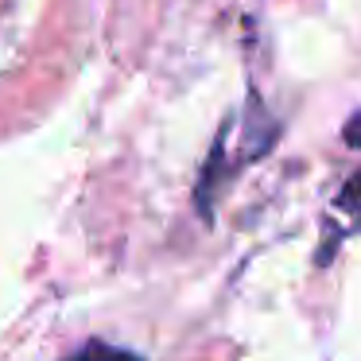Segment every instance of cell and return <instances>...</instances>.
<instances>
[{"instance_id":"cell-1","label":"cell","mask_w":361,"mask_h":361,"mask_svg":"<svg viewBox=\"0 0 361 361\" xmlns=\"http://www.w3.org/2000/svg\"><path fill=\"white\" fill-rule=\"evenodd\" d=\"M66 361H144V357L133 353V350H121V345H109V342H86Z\"/></svg>"},{"instance_id":"cell-2","label":"cell","mask_w":361,"mask_h":361,"mask_svg":"<svg viewBox=\"0 0 361 361\" xmlns=\"http://www.w3.org/2000/svg\"><path fill=\"white\" fill-rule=\"evenodd\" d=\"M345 144H350V148H361V113L345 125Z\"/></svg>"}]
</instances>
